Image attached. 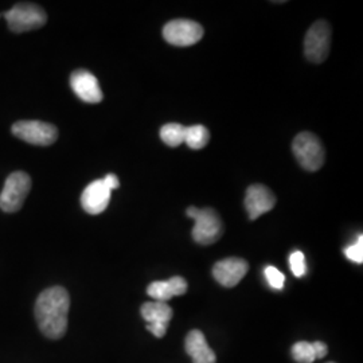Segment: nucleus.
Masks as SVG:
<instances>
[{
  "instance_id": "15",
  "label": "nucleus",
  "mask_w": 363,
  "mask_h": 363,
  "mask_svg": "<svg viewBox=\"0 0 363 363\" xmlns=\"http://www.w3.org/2000/svg\"><path fill=\"white\" fill-rule=\"evenodd\" d=\"M189 289L187 281L181 277L175 276L171 277L167 281H154L147 288L148 296L154 298L155 301H163L166 303L169 298L174 296H181L184 295Z\"/></svg>"
},
{
  "instance_id": "22",
  "label": "nucleus",
  "mask_w": 363,
  "mask_h": 363,
  "mask_svg": "<svg viewBox=\"0 0 363 363\" xmlns=\"http://www.w3.org/2000/svg\"><path fill=\"white\" fill-rule=\"evenodd\" d=\"M312 347H313V351H315V357H316V359H322V358H325V355H327V352H328V347H327V345L323 343V342H319V340L313 342V343H312Z\"/></svg>"
},
{
  "instance_id": "13",
  "label": "nucleus",
  "mask_w": 363,
  "mask_h": 363,
  "mask_svg": "<svg viewBox=\"0 0 363 363\" xmlns=\"http://www.w3.org/2000/svg\"><path fill=\"white\" fill-rule=\"evenodd\" d=\"M112 191L106 187L103 179L91 182L81 195V205L91 216L101 214L108 208Z\"/></svg>"
},
{
  "instance_id": "1",
  "label": "nucleus",
  "mask_w": 363,
  "mask_h": 363,
  "mask_svg": "<svg viewBox=\"0 0 363 363\" xmlns=\"http://www.w3.org/2000/svg\"><path fill=\"white\" fill-rule=\"evenodd\" d=\"M69 308L70 298L65 288L52 286L45 289L35 303V318L40 333L49 339L64 337Z\"/></svg>"
},
{
  "instance_id": "17",
  "label": "nucleus",
  "mask_w": 363,
  "mask_h": 363,
  "mask_svg": "<svg viewBox=\"0 0 363 363\" xmlns=\"http://www.w3.org/2000/svg\"><path fill=\"white\" fill-rule=\"evenodd\" d=\"M186 127L179 123H169L162 127L160 139L169 147H179L184 143Z\"/></svg>"
},
{
  "instance_id": "23",
  "label": "nucleus",
  "mask_w": 363,
  "mask_h": 363,
  "mask_svg": "<svg viewBox=\"0 0 363 363\" xmlns=\"http://www.w3.org/2000/svg\"><path fill=\"white\" fill-rule=\"evenodd\" d=\"M103 181H104L106 187H108L111 191H112V190H116V189H118V186H120V181H118V178H117L115 174H108Z\"/></svg>"
},
{
  "instance_id": "11",
  "label": "nucleus",
  "mask_w": 363,
  "mask_h": 363,
  "mask_svg": "<svg viewBox=\"0 0 363 363\" xmlns=\"http://www.w3.org/2000/svg\"><path fill=\"white\" fill-rule=\"evenodd\" d=\"M276 205V195L264 184L249 186L245 195V208L252 220H257L262 214L271 211Z\"/></svg>"
},
{
  "instance_id": "9",
  "label": "nucleus",
  "mask_w": 363,
  "mask_h": 363,
  "mask_svg": "<svg viewBox=\"0 0 363 363\" xmlns=\"http://www.w3.org/2000/svg\"><path fill=\"white\" fill-rule=\"evenodd\" d=\"M142 316L147 322V330L156 337L167 334L169 322L172 319V308L163 301H148L140 308Z\"/></svg>"
},
{
  "instance_id": "6",
  "label": "nucleus",
  "mask_w": 363,
  "mask_h": 363,
  "mask_svg": "<svg viewBox=\"0 0 363 363\" xmlns=\"http://www.w3.org/2000/svg\"><path fill=\"white\" fill-rule=\"evenodd\" d=\"M331 48V26L325 21L315 22L304 38V54L313 64L325 62Z\"/></svg>"
},
{
  "instance_id": "18",
  "label": "nucleus",
  "mask_w": 363,
  "mask_h": 363,
  "mask_svg": "<svg viewBox=\"0 0 363 363\" xmlns=\"http://www.w3.org/2000/svg\"><path fill=\"white\" fill-rule=\"evenodd\" d=\"M292 357L298 363H312L315 362V359H316L312 343L304 342V340L294 345Z\"/></svg>"
},
{
  "instance_id": "14",
  "label": "nucleus",
  "mask_w": 363,
  "mask_h": 363,
  "mask_svg": "<svg viewBox=\"0 0 363 363\" xmlns=\"http://www.w3.org/2000/svg\"><path fill=\"white\" fill-rule=\"evenodd\" d=\"M186 352L191 357L193 363H216L217 357L214 351L210 349L208 340L199 330H193L189 333L184 340Z\"/></svg>"
},
{
  "instance_id": "20",
  "label": "nucleus",
  "mask_w": 363,
  "mask_h": 363,
  "mask_svg": "<svg viewBox=\"0 0 363 363\" xmlns=\"http://www.w3.org/2000/svg\"><path fill=\"white\" fill-rule=\"evenodd\" d=\"M265 277L269 283V286L274 289H283L284 283H286V276L280 272L277 268H274L272 265L265 268Z\"/></svg>"
},
{
  "instance_id": "24",
  "label": "nucleus",
  "mask_w": 363,
  "mask_h": 363,
  "mask_svg": "<svg viewBox=\"0 0 363 363\" xmlns=\"http://www.w3.org/2000/svg\"><path fill=\"white\" fill-rule=\"evenodd\" d=\"M330 363H334V362H330Z\"/></svg>"
},
{
  "instance_id": "5",
  "label": "nucleus",
  "mask_w": 363,
  "mask_h": 363,
  "mask_svg": "<svg viewBox=\"0 0 363 363\" xmlns=\"http://www.w3.org/2000/svg\"><path fill=\"white\" fill-rule=\"evenodd\" d=\"M31 189V178L23 171L13 172L4 183L0 194V208L6 213H15L23 206Z\"/></svg>"
},
{
  "instance_id": "7",
  "label": "nucleus",
  "mask_w": 363,
  "mask_h": 363,
  "mask_svg": "<svg viewBox=\"0 0 363 363\" xmlns=\"http://www.w3.org/2000/svg\"><path fill=\"white\" fill-rule=\"evenodd\" d=\"M13 133L23 142L34 145H50L58 139V130L52 124L37 120L15 123Z\"/></svg>"
},
{
  "instance_id": "19",
  "label": "nucleus",
  "mask_w": 363,
  "mask_h": 363,
  "mask_svg": "<svg viewBox=\"0 0 363 363\" xmlns=\"http://www.w3.org/2000/svg\"><path fill=\"white\" fill-rule=\"evenodd\" d=\"M289 265H291V271L296 276L301 277L307 272V264H306V256L301 252H294L289 257Z\"/></svg>"
},
{
  "instance_id": "2",
  "label": "nucleus",
  "mask_w": 363,
  "mask_h": 363,
  "mask_svg": "<svg viewBox=\"0 0 363 363\" xmlns=\"http://www.w3.org/2000/svg\"><path fill=\"white\" fill-rule=\"evenodd\" d=\"M186 214L195 222L193 238L201 245H211L217 242L223 233V225L214 208H189Z\"/></svg>"
},
{
  "instance_id": "8",
  "label": "nucleus",
  "mask_w": 363,
  "mask_h": 363,
  "mask_svg": "<svg viewBox=\"0 0 363 363\" xmlns=\"http://www.w3.org/2000/svg\"><path fill=\"white\" fill-rule=\"evenodd\" d=\"M163 37L174 46H191L203 37V27L194 21L175 19L163 27Z\"/></svg>"
},
{
  "instance_id": "4",
  "label": "nucleus",
  "mask_w": 363,
  "mask_h": 363,
  "mask_svg": "<svg viewBox=\"0 0 363 363\" xmlns=\"http://www.w3.org/2000/svg\"><path fill=\"white\" fill-rule=\"evenodd\" d=\"M10 30L13 33H25L43 26L48 22L46 13L33 3H19L11 10L3 13Z\"/></svg>"
},
{
  "instance_id": "16",
  "label": "nucleus",
  "mask_w": 363,
  "mask_h": 363,
  "mask_svg": "<svg viewBox=\"0 0 363 363\" xmlns=\"http://www.w3.org/2000/svg\"><path fill=\"white\" fill-rule=\"evenodd\" d=\"M210 140V132L203 125H193L186 127V135H184V143L187 144L193 150H201L206 147Z\"/></svg>"
},
{
  "instance_id": "21",
  "label": "nucleus",
  "mask_w": 363,
  "mask_h": 363,
  "mask_svg": "<svg viewBox=\"0 0 363 363\" xmlns=\"http://www.w3.org/2000/svg\"><path fill=\"white\" fill-rule=\"evenodd\" d=\"M345 255L347 259L357 262V264H362L363 262V237L359 235V238L357 240L355 244H352L351 247L345 249Z\"/></svg>"
},
{
  "instance_id": "3",
  "label": "nucleus",
  "mask_w": 363,
  "mask_h": 363,
  "mask_svg": "<svg viewBox=\"0 0 363 363\" xmlns=\"http://www.w3.org/2000/svg\"><path fill=\"white\" fill-rule=\"evenodd\" d=\"M292 151L298 164L307 171H318L325 163V148L316 135L301 132L294 139Z\"/></svg>"
},
{
  "instance_id": "12",
  "label": "nucleus",
  "mask_w": 363,
  "mask_h": 363,
  "mask_svg": "<svg viewBox=\"0 0 363 363\" xmlns=\"http://www.w3.org/2000/svg\"><path fill=\"white\" fill-rule=\"evenodd\" d=\"M247 269L249 265L245 259L230 257L218 261L214 265L213 276L220 286L233 288L245 277Z\"/></svg>"
},
{
  "instance_id": "10",
  "label": "nucleus",
  "mask_w": 363,
  "mask_h": 363,
  "mask_svg": "<svg viewBox=\"0 0 363 363\" xmlns=\"http://www.w3.org/2000/svg\"><path fill=\"white\" fill-rule=\"evenodd\" d=\"M70 86L78 97L89 104H97L103 101V91L100 88L99 79L91 74V72L79 69L72 73Z\"/></svg>"
}]
</instances>
